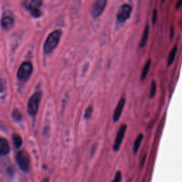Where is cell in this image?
<instances>
[{"label":"cell","instance_id":"obj_15","mask_svg":"<svg viewBox=\"0 0 182 182\" xmlns=\"http://www.w3.org/2000/svg\"><path fill=\"white\" fill-rule=\"evenodd\" d=\"M150 66H151V61L148 60L145 63V65L144 66V68H143V70H142V75H141V80H142V81H144L145 79L147 78V73L149 72V71H150Z\"/></svg>","mask_w":182,"mask_h":182},{"label":"cell","instance_id":"obj_22","mask_svg":"<svg viewBox=\"0 0 182 182\" xmlns=\"http://www.w3.org/2000/svg\"><path fill=\"white\" fill-rule=\"evenodd\" d=\"M4 89V86L3 82H2V79H0V92H2Z\"/></svg>","mask_w":182,"mask_h":182},{"label":"cell","instance_id":"obj_13","mask_svg":"<svg viewBox=\"0 0 182 182\" xmlns=\"http://www.w3.org/2000/svg\"><path fill=\"white\" fill-rule=\"evenodd\" d=\"M143 137H144V135H143L142 134H140L137 136V138H136V140L134 142V145H133V152H134L135 154L137 153L138 152V150H139L141 143H142V142Z\"/></svg>","mask_w":182,"mask_h":182},{"label":"cell","instance_id":"obj_14","mask_svg":"<svg viewBox=\"0 0 182 182\" xmlns=\"http://www.w3.org/2000/svg\"><path fill=\"white\" fill-rule=\"evenodd\" d=\"M176 52H177V47H176V46H174V47L172 48V49L171 50L170 54H169L168 56V59H167L168 66H171V64L174 63V59H175Z\"/></svg>","mask_w":182,"mask_h":182},{"label":"cell","instance_id":"obj_17","mask_svg":"<svg viewBox=\"0 0 182 182\" xmlns=\"http://www.w3.org/2000/svg\"><path fill=\"white\" fill-rule=\"evenodd\" d=\"M157 92V84L155 80H153L151 83V87H150V97H154Z\"/></svg>","mask_w":182,"mask_h":182},{"label":"cell","instance_id":"obj_11","mask_svg":"<svg viewBox=\"0 0 182 182\" xmlns=\"http://www.w3.org/2000/svg\"><path fill=\"white\" fill-rule=\"evenodd\" d=\"M9 151L10 147L8 142L3 138H0V155H6Z\"/></svg>","mask_w":182,"mask_h":182},{"label":"cell","instance_id":"obj_9","mask_svg":"<svg viewBox=\"0 0 182 182\" xmlns=\"http://www.w3.org/2000/svg\"><path fill=\"white\" fill-rule=\"evenodd\" d=\"M125 97H122V98L120 100V101L118 102V104H117L116 108H115V110L113 117H112V118H113V121L115 122H117L119 120L120 117L122 115V112L123 108H124V107H125Z\"/></svg>","mask_w":182,"mask_h":182},{"label":"cell","instance_id":"obj_19","mask_svg":"<svg viewBox=\"0 0 182 182\" xmlns=\"http://www.w3.org/2000/svg\"><path fill=\"white\" fill-rule=\"evenodd\" d=\"M12 117H14V119L15 120H17V121H19L22 118V115L21 112H20L18 110H14V112H12Z\"/></svg>","mask_w":182,"mask_h":182},{"label":"cell","instance_id":"obj_20","mask_svg":"<svg viewBox=\"0 0 182 182\" xmlns=\"http://www.w3.org/2000/svg\"><path fill=\"white\" fill-rule=\"evenodd\" d=\"M122 180V174L121 171H117L116 174H115V177L113 179V180L112 181V182H121Z\"/></svg>","mask_w":182,"mask_h":182},{"label":"cell","instance_id":"obj_12","mask_svg":"<svg viewBox=\"0 0 182 182\" xmlns=\"http://www.w3.org/2000/svg\"><path fill=\"white\" fill-rule=\"evenodd\" d=\"M149 33H150V26L149 24L146 25V27H145L144 32H143L142 37V40L140 43V48H143L145 46L146 43L147 42L148 37H149Z\"/></svg>","mask_w":182,"mask_h":182},{"label":"cell","instance_id":"obj_4","mask_svg":"<svg viewBox=\"0 0 182 182\" xmlns=\"http://www.w3.org/2000/svg\"><path fill=\"white\" fill-rule=\"evenodd\" d=\"M107 0H96L91 7V14L93 19H97L103 13L106 7Z\"/></svg>","mask_w":182,"mask_h":182},{"label":"cell","instance_id":"obj_23","mask_svg":"<svg viewBox=\"0 0 182 182\" xmlns=\"http://www.w3.org/2000/svg\"><path fill=\"white\" fill-rule=\"evenodd\" d=\"M181 4H182V1L178 2H177V4H176V8H179V7L181 6Z\"/></svg>","mask_w":182,"mask_h":182},{"label":"cell","instance_id":"obj_18","mask_svg":"<svg viewBox=\"0 0 182 182\" xmlns=\"http://www.w3.org/2000/svg\"><path fill=\"white\" fill-rule=\"evenodd\" d=\"M93 107L92 106H89L88 107H87V109L85 112V115H84V117H85V119L86 120H88L91 118L92 113H93Z\"/></svg>","mask_w":182,"mask_h":182},{"label":"cell","instance_id":"obj_2","mask_svg":"<svg viewBox=\"0 0 182 182\" xmlns=\"http://www.w3.org/2000/svg\"><path fill=\"white\" fill-rule=\"evenodd\" d=\"M42 2L39 0H27L23 2V5L34 17H39L42 15L41 7Z\"/></svg>","mask_w":182,"mask_h":182},{"label":"cell","instance_id":"obj_10","mask_svg":"<svg viewBox=\"0 0 182 182\" xmlns=\"http://www.w3.org/2000/svg\"><path fill=\"white\" fill-rule=\"evenodd\" d=\"M1 24L4 29H10L14 27V19L11 16H4L1 20Z\"/></svg>","mask_w":182,"mask_h":182},{"label":"cell","instance_id":"obj_3","mask_svg":"<svg viewBox=\"0 0 182 182\" xmlns=\"http://www.w3.org/2000/svg\"><path fill=\"white\" fill-rule=\"evenodd\" d=\"M41 97H42V93L38 91L30 97L29 101L28 102L27 110L32 116H35L37 113Z\"/></svg>","mask_w":182,"mask_h":182},{"label":"cell","instance_id":"obj_1","mask_svg":"<svg viewBox=\"0 0 182 182\" xmlns=\"http://www.w3.org/2000/svg\"><path fill=\"white\" fill-rule=\"evenodd\" d=\"M61 34H62V32L61 30H56L48 35L44 43V47H43V51L46 53H51L57 47L61 37Z\"/></svg>","mask_w":182,"mask_h":182},{"label":"cell","instance_id":"obj_7","mask_svg":"<svg viewBox=\"0 0 182 182\" xmlns=\"http://www.w3.org/2000/svg\"><path fill=\"white\" fill-rule=\"evenodd\" d=\"M132 7L128 4H124L120 7L117 14V20L119 23H125L130 19Z\"/></svg>","mask_w":182,"mask_h":182},{"label":"cell","instance_id":"obj_16","mask_svg":"<svg viewBox=\"0 0 182 182\" xmlns=\"http://www.w3.org/2000/svg\"><path fill=\"white\" fill-rule=\"evenodd\" d=\"M13 141H14V145L17 148H19L21 147L23 142L21 136L17 134H14V135H13Z\"/></svg>","mask_w":182,"mask_h":182},{"label":"cell","instance_id":"obj_21","mask_svg":"<svg viewBox=\"0 0 182 182\" xmlns=\"http://www.w3.org/2000/svg\"><path fill=\"white\" fill-rule=\"evenodd\" d=\"M157 15H158L157 10L156 9H154L153 12H152V24H155V23L157 22Z\"/></svg>","mask_w":182,"mask_h":182},{"label":"cell","instance_id":"obj_5","mask_svg":"<svg viewBox=\"0 0 182 182\" xmlns=\"http://www.w3.org/2000/svg\"><path fill=\"white\" fill-rule=\"evenodd\" d=\"M17 161L22 171H25V172L29 171L31 166L30 159L29 155L27 152L24 151H22V152L18 153L17 155Z\"/></svg>","mask_w":182,"mask_h":182},{"label":"cell","instance_id":"obj_24","mask_svg":"<svg viewBox=\"0 0 182 182\" xmlns=\"http://www.w3.org/2000/svg\"><path fill=\"white\" fill-rule=\"evenodd\" d=\"M43 182H49V181H48V179H45L43 181Z\"/></svg>","mask_w":182,"mask_h":182},{"label":"cell","instance_id":"obj_6","mask_svg":"<svg viewBox=\"0 0 182 182\" xmlns=\"http://www.w3.org/2000/svg\"><path fill=\"white\" fill-rule=\"evenodd\" d=\"M33 71L32 64L28 61L23 63L17 72V77L20 81H27Z\"/></svg>","mask_w":182,"mask_h":182},{"label":"cell","instance_id":"obj_8","mask_svg":"<svg viewBox=\"0 0 182 182\" xmlns=\"http://www.w3.org/2000/svg\"><path fill=\"white\" fill-rule=\"evenodd\" d=\"M127 130V125L126 124H123L121 125V127L118 130V132H117L116 138H115L114 146H113V150L115 152H117L120 150V146L122 145V140L124 139L125 132H126Z\"/></svg>","mask_w":182,"mask_h":182}]
</instances>
